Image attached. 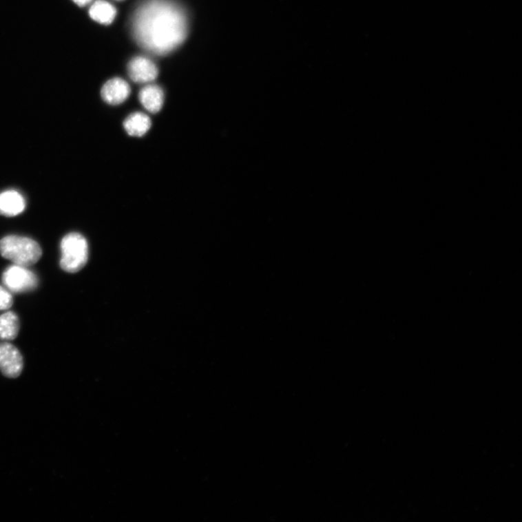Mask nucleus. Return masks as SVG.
<instances>
[{"label":"nucleus","instance_id":"nucleus-1","mask_svg":"<svg viewBox=\"0 0 522 522\" xmlns=\"http://www.w3.org/2000/svg\"><path fill=\"white\" fill-rule=\"evenodd\" d=\"M131 29L142 48L165 56L184 42L187 20L183 9L170 0H143L134 12Z\"/></svg>","mask_w":522,"mask_h":522},{"label":"nucleus","instance_id":"nucleus-2","mask_svg":"<svg viewBox=\"0 0 522 522\" xmlns=\"http://www.w3.org/2000/svg\"><path fill=\"white\" fill-rule=\"evenodd\" d=\"M0 253L13 264L30 267L34 265L43 255L42 249L32 239L10 236L0 240Z\"/></svg>","mask_w":522,"mask_h":522},{"label":"nucleus","instance_id":"nucleus-3","mask_svg":"<svg viewBox=\"0 0 522 522\" xmlns=\"http://www.w3.org/2000/svg\"><path fill=\"white\" fill-rule=\"evenodd\" d=\"M61 259L60 265L68 273H76L87 263L89 247L87 240L81 233H67L61 243Z\"/></svg>","mask_w":522,"mask_h":522},{"label":"nucleus","instance_id":"nucleus-4","mask_svg":"<svg viewBox=\"0 0 522 522\" xmlns=\"http://www.w3.org/2000/svg\"><path fill=\"white\" fill-rule=\"evenodd\" d=\"M3 282L10 293H22L35 290L38 278L28 267L13 264L4 271Z\"/></svg>","mask_w":522,"mask_h":522},{"label":"nucleus","instance_id":"nucleus-5","mask_svg":"<svg viewBox=\"0 0 522 522\" xmlns=\"http://www.w3.org/2000/svg\"><path fill=\"white\" fill-rule=\"evenodd\" d=\"M23 367V357L19 349L9 342L0 343V370L3 375L8 378H17Z\"/></svg>","mask_w":522,"mask_h":522},{"label":"nucleus","instance_id":"nucleus-6","mask_svg":"<svg viewBox=\"0 0 522 522\" xmlns=\"http://www.w3.org/2000/svg\"><path fill=\"white\" fill-rule=\"evenodd\" d=\"M128 74L136 83H149L156 79L158 70L156 63L148 58H134L128 65Z\"/></svg>","mask_w":522,"mask_h":522},{"label":"nucleus","instance_id":"nucleus-7","mask_svg":"<svg viewBox=\"0 0 522 522\" xmlns=\"http://www.w3.org/2000/svg\"><path fill=\"white\" fill-rule=\"evenodd\" d=\"M130 93L129 85L121 78H114L107 81L101 90L103 101L112 105H118L125 102Z\"/></svg>","mask_w":522,"mask_h":522},{"label":"nucleus","instance_id":"nucleus-8","mask_svg":"<svg viewBox=\"0 0 522 522\" xmlns=\"http://www.w3.org/2000/svg\"><path fill=\"white\" fill-rule=\"evenodd\" d=\"M25 208V199L19 191L8 190L0 194V215L16 216L21 213Z\"/></svg>","mask_w":522,"mask_h":522},{"label":"nucleus","instance_id":"nucleus-9","mask_svg":"<svg viewBox=\"0 0 522 522\" xmlns=\"http://www.w3.org/2000/svg\"><path fill=\"white\" fill-rule=\"evenodd\" d=\"M139 99L148 112L157 114L163 107L164 93L159 86L148 85L140 90Z\"/></svg>","mask_w":522,"mask_h":522},{"label":"nucleus","instance_id":"nucleus-10","mask_svg":"<svg viewBox=\"0 0 522 522\" xmlns=\"http://www.w3.org/2000/svg\"><path fill=\"white\" fill-rule=\"evenodd\" d=\"M123 127L127 133L136 137L145 135L151 128L152 123L148 116L143 113L136 112L129 115L123 121Z\"/></svg>","mask_w":522,"mask_h":522},{"label":"nucleus","instance_id":"nucleus-11","mask_svg":"<svg viewBox=\"0 0 522 522\" xmlns=\"http://www.w3.org/2000/svg\"><path fill=\"white\" fill-rule=\"evenodd\" d=\"M90 16L96 22L102 24H111L115 19L117 10L111 3L105 0H98L91 6Z\"/></svg>","mask_w":522,"mask_h":522},{"label":"nucleus","instance_id":"nucleus-12","mask_svg":"<svg viewBox=\"0 0 522 522\" xmlns=\"http://www.w3.org/2000/svg\"><path fill=\"white\" fill-rule=\"evenodd\" d=\"M20 329L18 315L9 311L0 315V340H12L17 338Z\"/></svg>","mask_w":522,"mask_h":522},{"label":"nucleus","instance_id":"nucleus-13","mask_svg":"<svg viewBox=\"0 0 522 522\" xmlns=\"http://www.w3.org/2000/svg\"><path fill=\"white\" fill-rule=\"evenodd\" d=\"M13 303L11 293L6 287L0 286V310L9 309Z\"/></svg>","mask_w":522,"mask_h":522},{"label":"nucleus","instance_id":"nucleus-14","mask_svg":"<svg viewBox=\"0 0 522 522\" xmlns=\"http://www.w3.org/2000/svg\"><path fill=\"white\" fill-rule=\"evenodd\" d=\"M77 6L84 7L89 5L92 0H72Z\"/></svg>","mask_w":522,"mask_h":522}]
</instances>
